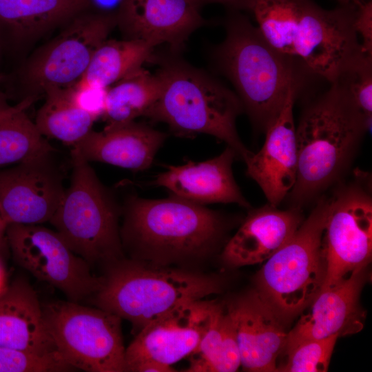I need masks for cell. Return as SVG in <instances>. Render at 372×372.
I'll return each mask as SVG.
<instances>
[{
    "label": "cell",
    "instance_id": "6da1fadb",
    "mask_svg": "<svg viewBox=\"0 0 372 372\" xmlns=\"http://www.w3.org/2000/svg\"><path fill=\"white\" fill-rule=\"evenodd\" d=\"M251 11L277 52L330 83L362 52L354 3L326 10L312 0H258Z\"/></svg>",
    "mask_w": 372,
    "mask_h": 372
},
{
    "label": "cell",
    "instance_id": "7a4b0ae2",
    "mask_svg": "<svg viewBox=\"0 0 372 372\" xmlns=\"http://www.w3.org/2000/svg\"><path fill=\"white\" fill-rule=\"evenodd\" d=\"M121 239L131 259L160 266L203 259L219 243L220 213L170 195L126 198L121 207Z\"/></svg>",
    "mask_w": 372,
    "mask_h": 372
},
{
    "label": "cell",
    "instance_id": "3957f363",
    "mask_svg": "<svg viewBox=\"0 0 372 372\" xmlns=\"http://www.w3.org/2000/svg\"><path fill=\"white\" fill-rule=\"evenodd\" d=\"M330 83L305 107L296 127L297 174L288 194L293 207L318 200L342 177L371 125L341 87Z\"/></svg>",
    "mask_w": 372,
    "mask_h": 372
},
{
    "label": "cell",
    "instance_id": "277c9868",
    "mask_svg": "<svg viewBox=\"0 0 372 372\" xmlns=\"http://www.w3.org/2000/svg\"><path fill=\"white\" fill-rule=\"evenodd\" d=\"M159 63L156 73L161 81V93L145 116L165 123L178 136H213L245 162L253 152L236 130V119L244 108L236 92L176 54L161 57Z\"/></svg>",
    "mask_w": 372,
    "mask_h": 372
},
{
    "label": "cell",
    "instance_id": "5b68a950",
    "mask_svg": "<svg viewBox=\"0 0 372 372\" xmlns=\"http://www.w3.org/2000/svg\"><path fill=\"white\" fill-rule=\"evenodd\" d=\"M212 58L216 69L234 87L254 127L265 132L281 110L292 83L301 78L298 68L239 11H231L225 37L214 48Z\"/></svg>",
    "mask_w": 372,
    "mask_h": 372
},
{
    "label": "cell",
    "instance_id": "8992f818",
    "mask_svg": "<svg viewBox=\"0 0 372 372\" xmlns=\"http://www.w3.org/2000/svg\"><path fill=\"white\" fill-rule=\"evenodd\" d=\"M101 278L91 298L95 307L127 320L138 332L176 307L220 289L212 276L125 258L105 268Z\"/></svg>",
    "mask_w": 372,
    "mask_h": 372
},
{
    "label": "cell",
    "instance_id": "52a82bcc",
    "mask_svg": "<svg viewBox=\"0 0 372 372\" xmlns=\"http://www.w3.org/2000/svg\"><path fill=\"white\" fill-rule=\"evenodd\" d=\"M71 160L69 187L49 223L91 268L105 269L125 258L120 234L121 207L74 147Z\"/></svg>",
    "mask_w": 372,
    "mask_h": 372
},
{
    "label": "cell",
    "instance_id": "ba28073f",
    "mask_svg": "<svg viewBox=\"0 0 372 372\" xmlns=\"http://www.w3.org/2000/svg\"><path fill=\"white\" fill-rule=\"evenodd\" d=\"M329 198L322 196L291 238L265 261L258 291L282 320L302 312L322 289L326 263L322 237Z\"/></svg>",
    "mask_w": 372,
    "mask_h": 372
},
{
    "label": "cell",
    "instance_id": "9c48e42d",
    "mask_svg": "<svg viewBox=\"0 0 372 372\" xmlns=\"http://www.w3.org/2000/svg\"><path fill=\"white\" fill-rule=\"evenodd\" d=\"M47 329L58 352L76 370L125 371L121 318L70 300L42 304Z\"/></svg>",
    "mask_w": 372,
    "mask_h": 372
},
{
    "label": "cell",
    "instance_id": "30bf717a",
    "mask_svg": "<svg viewBox=\"0 0 372 372\" xmlns=\"http://www.w3.org/2000/svg\"><path fill=\"white\" fill-rule=\"evenodd\" d=\"M115 27V18L91 10L71 19L20 68L17 75L24 94L21 99H37L50 90L65 88L80 80L94 52Z\"/></svg>",
    "mask_w": 372,
    "mask_h": 372
},
{
    "label": "cell",
    "instance_id": "8fae6325",
    "mask_svg": "<svg viewBox=\"0 0 372 372\" xmlns=\"http://www.w3.org/2000/svg\"><path fill=\"white\" fill-rule=\"evenodd\" d=\"M340 185L329 197L322 237L326 274L322 289L366 269L372 254V198L368 176Z\"/></svg>",
    "mask_w": 372,
    "mask_h": 372
},
{
    "label": "cell",
    "instance_id": "7c38bea8",
    "mask_svg": "<svg viewBox=\"0 0 372 372\" xmlns=\"http://www.w3.org/2000/svg\"><path fill=\"white\" fill-rule=\"evenodd\" d=\"M6 239L14 261L34 278L59 289L68 300L80 302L99 290L101 276L94 275L55 230L42 225L10 224Z\"/></svg>",
    "mask_w": 372,
    "mask_h": 372
},
{
    "label": "cell",
    "instance_id": "4fadbf2b",
    "mask_svg": "<svg viewBox=\"0 0 372 372\" xmlns=\"http://www.w3.org/2000/svg\"><path fill=\"white\" fill-rule=\"evenodd\" d=\"M220 304L203 299L181 304L141 329L125 348V371L154 362L171 366L197 348Z\"/></svg>",
    "mask_w": 372,
    "mask_h": 372
},
{
    "label": "cell",
    "instance_id": "5bb4252c",
    "mask_svg": "<svg viewBox=\"0 0 372 372\" xmlns=\"http://www.w3.org/2000/svg\"><path fill=\"white\" fill-rule=\"evenodd\" d=\"M65 187L53 155L0 169V215L8 225L50 222Z\"/></svg>",
    "mask_w": 372,
    "mask_h": 372
},
{
    "label": "cell",
    "instance_id": "9a60e30c",
    "mask_svg": "<svg viewBox=\"0 0 372 372\" xmlns=\"http://www.w3.org/2000/svg\"><path fill=\"white\" fill-rule=\"evenodd\" d=\"M301 83V78L292 83L281 110L265 132L262 147L245 162L247 175L257 183L268 203L273 207L288 196L296 180L293 105Z\"/></svg>",
    "mask_w": 372,
    "mask_h": 372
},
{
    "label": "cell",
    "instance_id": "2e32d148",
    "mask_svg": "<svg viewBox=\"0 0 372 372\" xmlns=\"http://www.w3.org/2000/svg\"><path fill=\"white\" fill-rule=\"evenodd\" d=\"M226 309L234 326L243 369L278 371V359L288 332L273 307L254 291L233 300Z\"/></svg>",
    "mask_w": 372,
    "mask_h": 372
},
{
    "label": "cell",
    "instance_id": "e0dca14e",
    "mask_svg": "<svg viewBox=\"0 0 372 372\" xmlns=\"http://www.w3.org/2000/svg\"><path fill=\"white\" fill-rule=\"evenodd\" d=\"M205 22L190 0H125L116 17L123 39L166 43L174 54Z\"/></svg>",
    "mask_w": 372,
    "mask_h": 372
},
{
    "label": "cell",
    "instance_id": "ac0fdd59",
    "mask_svg": "<svg viewBox=\"0 0 372 372\" xmlns=\"http://www.w3.org/2000/svg\"><path fill=\"white\" fill-rule=\"evenodd\" d=\"M365 270L336 285L322 289L307 307V312L287 333L283 352L304 340L344 336L362 330L365 314L359 298L365 282Z\"/></svg>",
    "mask_w": 372,
    "mask_h": 372
},
{
    "label": "cell",
    "instance_id": "d6986e66",
    "mask_svg": "<svg viewBox=\"0 0 372 372\" xmlns=\"http://www.w3.org/2000/svg\"><path fill=\"white\" fill-rule=\"evenodd\" d=\"M236 157V152L227 145L220 154L205 161L167 165L149 185L165 187L170 195L195 204L235 203L249 207L233 175Z\"/></svg>",
    "mask_w": 372,
    "mask_h": 372
},
{
    "label": "cell",
    "instance_id": "ffe728a7",
    "mask_svg": "<svg viewBox=\"0 0 372 372\" xmlns=\"http://www.w3.org/2000/svg\"><path fill=\"white\" fill-rule=\"evenodd\" d=\"M303 220L297 207L281 210L268 203L253 209L227 242L223 259L234 267L262 263L291 238Z\"/></svg>",
    "mask_w": 372,
    "mask_h": 372
},
{
    "label": "cell",
    "instance_id": "44dd1931",
    "mask_svg": "<svg viewBox=\"0 0 372 372\" xmlns=\"http://www.w3.org/2000/svg\"><path fill=\"white\" fill-rule=\"evenodd\" d=\"M0 347L41 355L59 353L39 296L23 277L15 278L0 293Z\"/></svg>",
    "mask_w": 372,
    "mask_h": 372
},
{
    "label": "cell",
    "instance_id": "7402d4cb",
    "mask_svg": "<svg viewBox=\"0 0 372 372\" xmlns=\"http://www.w3.org/2000/svg\"><path fill=\"white\" fill-rule=\"evenodd\" d=\"M167 134L132 121L92 130L72 147L88 162H101L138 172L148 169Z\"/></svg>",
    "mask_w": 372,
    "mask_h": 372
},
{
    "label": "cell",
    "instance_id": "603a6c76",
    "mask_svg": "<svg viewBox=\"0 0 372 372\" xmlns=\"http://www.w3.org/2000/svg\"><path fill=\"white\" fill-rule=\"evenodd\" d=\"M88 0H0V41L19 49L90 10Z\"/></svg>",
    "mask_w": 372,
    "mask_h": 372
},
{
    "label": "cell",
    "instance_id": "cb8c5ba5",
    "mask_svg": "<svg viewBox=\"0 0 372 372\" xmlns=\"http://www.w3.org/2000/svg\"><path fill=\"white\" fill-rule=\"evenodd\" d=\"M161 81L155 72L141 67L109 87L103 118L105 126L126 124L145 116L158 101Z\"/></svg>",
    "mask_w": 372,
    "mask_h": 372
},
{
    "label": "cell",
    "instance_id": "d4e9b609",
    "mask_svg": "<svg viewBox=\"0 0 372 372\" xmlns=\"http://www.w3.org/2000/svg\"><path fill=\"white\" fill-rule=\"evenodd\" d=\"M154 48L141 40L107 39L94 52L80 80L108 88L152 60Z\"/></svg>",
    "mask_w": 372,
    "mask_h": 372
},
{
    "label": "cell",
    "instance_id": "484cf974",
    "mask_svg": "<svg viewBox=\"0 0 372 372\" xmlns=\"http://www.w3.org/2000/svg\"><path fill=\"white\" fill-rule=\"evenodd\" d=\"M21 100L19 108L0 120V168L54 155L53 147L25 112L36 99Z\"/></svg>",
    "mask_w": 372,
    "mask_h": 372
},
{
    "label": "cell",
    "instance_id": "4316f807",
    "mask_svg": "<svg viewBox=\"0 0 372 372\" xmlns=\"http://www.w3.org/2000/svg\"><path fill=\"white\" fill-rule=\"evenodd\" d=\"M190 355V372H234L240 366L234 326L223 305Z\"/></svg>",
    "mask_w": 372,
    "mask_h": 372
},
{
    "label": "cell",
    "instance_id": "83f0119b",
    "mask_svg": "<svg viewBox=\"0 0 372 372\" xmlns=\"http://www.w3.org/2000/svg\"><path fill=\"white\" fill-rule=\"evenodd\" d=\"M45 96L34 120L43 136L73 147L92 130L96 119L75 105L66 88L50 90Z\"/></svg>",
    "mask_w": 372,
    "mask_h": 372
},
{
    "label": "cell",
    "instance_id": "f1b7e54d",
    "mask_svg": "<svg viewBox=\"0 0 372 372\" xmlns=\"http://www.w3.org/2000/svg\"><path fill=\"white\" fill-rule=\"evenodd\" d=\"M335 83L369 121L372 116V56L362 51L340 72Z\"/></svg>",
    "mask_w": 372,
    "mask_h": 372
},
{
    "label": "cell",
    "instance_id": "f546056e",
    "mask_svg": "<svg viewBox=\"0 0 372 372\" xmlns=\"http://www.w3.org/2000/svg\"><path fill=\"white\" fill-rule=\"evenodd\" d=\"M338 335L302 341L286 349V361L278 367L284 372L327 371Z\"/></svg>",
    "mask_w": 372,
    "mask_h": 372
},
{
    "label": "cell",
    "instance_id": "4dcf8cb0",
    "mask_svg": "<svg viewBox=\"0 0 372 372\" xmlns=\"http://www.w3.org/2000/svg\"><path fill=\"white\" fill-rule=\"evenodd\" d=\"M76 371L59 353L37 354L0 347V372H66Z\"/></svg>",
    "mask_w": 372,
    "mask_h": 372
},
{
    "label": "cell",
    "instance_id": "1f68e13d",
    "mask_svg": "<svg viewBox=\"0 0 372 372\" xmlns=\"http://www.w3.org/2000/svg\"><path fill=\"white\" fill-rule=\"evenodd\" d=\"M65 88L70 99L79 108L96 120L103 116L107 88L89 84L81 80Z\"/></svg>",
    "mask_w": 372,
    "mask_h": 372
},
{
    "label": "cell",
    "instance_id": "d6a6232c",
    "mask_svg": "<svg viewBox=\"0 0 372 372\" xmlns=\"http://www.w3.org/2000/svg\"><path fill=\"white\" fill-rule=\"evenodd\" d=\"M353 3L356 6L354 25L361 39L362 51L372 56V2L356 0Z\"/></svg>",
    "mask_w": 372,
    "mask_h": 372
},
{
    "label": "cell",
    "instance_id": "836d02e7",
    "mask_svg": "<svg viewBox=\"0 0 372 372\" xmlns=\"http://www.w3.org/2000/svg\"><path fill=\"white\" fill-rule=\"evenodd\" d=\"M90 10L97 14L114 17H116L125 0H88Z\"/></svg>",
    "mask_w": 372,
    "mask_h": 372
},
{
    "label": "cell",
    "instance_id": "e575fe53",
    "mask_svg": "<svg viewBox=\"0 0 372 372\" xmlns=\"http://www.w3.org/2000/svg\"><path fill=\"white\" fill-rule=\"evenodd\" d=\"M199 9L208 3H220L230 11L251 10L258 0H190Z\"/></svg>",
    "mask_w": 372,
    "mask_h": 372
},
{
    "label": "cell",
    "instance_id": "d590c367",
    "mask_svg": "<svg viewBox=\"0 0 372 372\" xmlns=\"http://www.w3.org/2000/svg\"><path fill=\"white\" fill-rule=\"evenodd\" d=\"M8 225L3 220H0V252L5 248H8L6 239V228Z\"/></svg>",
    "mask_w": 372,
    "mask_h": 372
},
{
    "label": "cell",
    "instance_id": "8d00e7d4",
    "mask_svg": "<svg viewBox=\"0 0 372 372\" xmlns=\"http://www.w3.org/2000/svg\"><path fill=\"white\" fill-rule=\"evenodd\" d=\"M7 285L6 270L0 258V293H1Z\"/></svg>",
    "mask_w": 372,
    "mask_h": 372
},
{
    "label": "cell",
    "instance_id": "74e56055",
    "mask_svg": "<svg viewBox=\"0 0 372 372\" xmlns=\"http://www.w3.org/2000/svg\"><path fill=\"white\" fill-rule=\"evenodd\" d=\"M22 102H23L22 101H20L19 103H18L15 105H14V106H10V105L8 108L1 111L0 112V120L5 118L8 115H9L11 113H12L13 112L16 111L18 108H19L20 106L23 103Z\"/></svg>",
    "mask_w": 372,
    "mask_h": 372
},
{
    "label": "cell",
    "instance_id": "f35d334b",
    "mask_svg": "<svg viewBox=\"0 0 372 372\" xmlns=\"http://www.w3.org/2000/svg\"><path fill=\"white\" fill-rule=\"evenodd\" d=\"M3 50V46L0 41V61H1V57ZM1 76L0 74V82H1ZM9 106L10 105L7 103L3 94L0 91V112L8 108Z\"/></svg>",
    "mask_w": 372,
    "mask_h": 372
},
{
    "label": "cell",
    "instance_id": "ab89813d",
    "mask_svg": "<svg viewBox=\"0 0 372 372\" xmlns=\"http://www.w3.org/2000/svg\"><path fill=\"white\" fill-rule=\"evenodd\" d=\"M342 5H346L354 2L356 0H338Z\"/></svg>",
    "mask_w": 372,
    "mask_h": 372
},
{
    "label": "cell",
    "instance_id": "60d3db41",
    "mask_svg": "<svg viewBox=\"0 0 372 372\" xmlns=\"http://www.w3.org/2000/svg\"><path fill=\"white\" fill-rule=\"evenodd\" d=\"M3 220V219L1 218V215H0V220Z\"/></svg>",
    "mask_w": 372,
    "mask_h": 372
}]
</instances>
